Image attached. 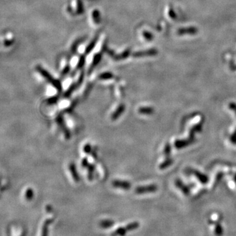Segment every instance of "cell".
<instances>
[{
	"mask_svg": "<svg viewBox=\"0 0 236 236\" xmlns=\"http://www.w3.org/2000/svg\"><path fill=\"white\" fill-rule=\"evenodd\" d=\"M27 195H26V197H27V199H31V198H32V197H33V196H34V193H33V191H32V190H31V189H29L27 191Z\"/></svg>",
	"mask_w": 236,
	"mask_h": 236,
	"instance_id": "cell-13",
	"label": "cell"
},
{
	"mask_svg": "<svg viewBox=\"0 0 236 236\" xmlns=\"http://www.w3.org/2000/svg\"><path fill=\"white\" fill-rule=\"evenodd\" d=\"M112 186L114 188H121L124 190H129L131 188V184L129 182L125 180H115L112 182Z\"/></svg>",
	"mask_w": 236,
	"mask_h": 236,
	"instance_id": "cell-2",
	"label": "cell"
},
{
	"mask_svg": "<svg viewBox=\"0 0 236 236\" xmlns=\"http://www.w3.org/2000/svg\"><path fill=\"white\" fill-rule=\"evenodd\" d=\"M138 112L142 114H150L153 112V109L150 107H140L138 109Z\"/></svg>",
	"mask_w": 236,
	"mask_h": 236,
	"instance_id": "cell-7",
	"label": "cell"
},
{
	"mask_svg": "<svg viewBox=\"0 0 236 236\" xmlns=\"http://www.w3.org/2000/svg\"><path fill=\"white\" fill-rule=\"evenodd\" d=\"M69 169H70L73 180H74L75 182H78L79 180H80V177H79V175H78L75 164H74V163H70V165H69Z\"/></svg>",
	"mask_w": 236,
	"mask_h": 236,
	"instance_id": "cell-5",
	"label": "cell"
},
{
	"mask_svg": "<svg viewBox=\"0 0 236 236\" xmlns=\"http://www.w3.org/2000/svg\"><path fill=\"white\" fill-rule=\"evenodd\" d=\"M112 77V75L111 74H104L100 76V78L102 79H109Z\"/></svg>",
	"mask_w": 236,
	"mask_h": 236,
	"instance_id": "cell-14",
	"label": "cell"
},
{
	"mask_svg": "<svg viewBox=\"0 0 236 236\" xmlns=\"http://www.w3.org/2000/svg\"><path fill=\"white\" fill-rule=\"evenodd\" d=\"M125 110V105L124 104H120L117 108V109L114 111V112L112 114V116H111V119L113 121L117 119L118 118L123 114Z\"/></svg>",
	"mask_w": 236,
	"mask_h": 236,
	"instance_id": "cell-4",
	"label": "cell"
},
{
	"mask_svg": "<svg viewBox=\"0 0 236 236\" xmlns=\"http://www.w3.org/2000/svg\"><path fill=\"white\" fill-rule=\"evenodd\" d=\"M89 161H88V159L87 158H83L82 159V161H81V166L83 167H85L87 168V166L89 165Z\"/></svg>",
	"mask_w": 236,
	"mask_h": 236,
	"instance_id": "cell-12",
	"label": "cell"
},
{
	"mask_svg": "<svg viewBox=\"0 0 236 236\" xmlns=\"http://www.w3.org/2000/svg\"><path fill=\"white\" fill-rule=\"evenodd\" d=\"M83 152H84L85 154H91V152H92L91 145L89 144H85L84 146V148H83Z\"/></svg>",
	"mask_w": 236,
	"mask_h": 236,
	"instance_id": "cell-10",
	"label": "cell"
},
{
	"mask_svg": "<svg viewBox=\"0 0 236 236\" xmlns=\"http://www.w3.org/2000/svg\"><path fill=\"white\" fill-rule=\"evenodd\" d=\"M58 101V97L57 96H54L53 97H51V98L47 100V102L48 105H53L55 104H56Z\"/></svg>",
	"mask_w": 236,
	"mask_h": 236,
	"instance_id": "cell-9",
	"label": "cell"
},
{
	"mask_svg": "<svg viewBox=\"0 0 236 236\" xmlns=\"http://www.w3.org/2000/svg\"><path fill=\"white\" fill-rule=\"evenodd\" d=\"M75 89H76V85L75 84L71 85L70 87V88H69L64 93V96L65 98H69V97H70L71 96V95L72 94V93L75 91Z\"/></svg>",
	"mask_w": 236,
	"mask_h": 236,
	"instance_id": "cell-8",
	"label": "cell"
},
{
	"mask_svg": "<svg viewBox=\"0 0 236 236\" xmlns=\"http://www.w3.org/2000/svg\"><path fill=\"white\" fill-rule=\"evenodd\" d=\"M87 173H88V180L90 181H92L93 178H94V173L95 170V167L93 164H89L87 166Z\"/></svg>",
	"mask_w": 236,
	"mask_h": 236,
	"instance_id": "cell-6",
	"label": "cell"
},
{
	"mask_svg": "<svg viewBox=\"0 0 236 236\" xmlns=\"http://www.w3.org/2000/svg\"><path fill=\"white\" fill-rule=\"evenodd\" d=\"M156 186L155 185H149V186H138L134 190L135 193L138 194H142L148 192H152L156 190Z\"/></svg>",
	"mask_w": 236,
	"mask_h": 236,
	"instance_id": "cell-3",
	"label": "cell"
},
{
	"mask_svg": "<svg viewBox=\"0 0 236 236\" xmlns=\"http://www.w3.org/2000/svg\"><path fill=\"white\" fill-rule=\"evenodd\" d=\"M56 122L58 125L59 128H60L61 131L63 132L65 138H66V139H70V137H71L70 132L66 127V124H65L64 120V117L61 115V114H58V115L57 116Z\"/></svg>",
	"mask_w": 236,
	"mask_h": 236,
	"instance_id": "cell-1",
	"label": "cell"
},
{
	"mask_svg": "<svg viewBox=\"0 0 236 236\" xmlns=\"http://www.w3.org/2000/svg\"><path fill=\"white\" fill-rule=\"evenodd\" d=\"M113 224V222L109 220H103L102 223H101V226L104 228H108V227H110Z\"/></svg>",
	"mask_w": 236,
	"mask_h": 236,
	"instance_id": "cell-11",
	"label": "cell"
}]
</instances>
